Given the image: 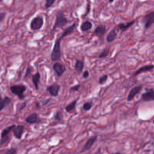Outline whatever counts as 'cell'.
Masks as SVG:
<instances>
[{"label":"cell","instance_id":"obj_1","mask_svg":"<svg viewBox=\"0 0 154 154\" xmlns=\"http://www.w3.org/2000/svg\"><path fill=\"white\" fill-rule=\"evenodd\" d=\"M61 40L62 39L60 37H58L54 42L52 52L51 54V59L52 61H58L61 58V49H60Z\"/></svg>","mask_w":154,"mask_h":154},{"label":"cell","instance_id":"obj_2","mask_svg":"<svg viewBox=\"0 0 154 154\" xmlns=\"http://www.w3.org/2000/svg\"><path fill=\"white\" fill-rule=\"evenodd\" d=\"M68 22H69V20H67V18H66L64 13L62 11H58L56 15L55 23H54V27L52 28V32H54L55 30L58 29V28H63L64 26L67 25Z\"/></svg>","mask_w":154,"mask_h":154},{"label":"cell","instance_id":"obj_3","mask_svg":"<svg viewBox=\"0 0 154 154\" xmlns=\"http://www.w3.org/2000/svg\"><path fill=\"white\" fill-rule=\"evenodd\" d=\"M27 90V87L24 85H14L10 87V91L13 94L17 95L20 100L25 98L24 92Z\"/></svg>","mask_w":154,"mask_h":154},{"label":"cell","instance_id":"obj_4","mask_svg":"<svg viewBox=\"0 0 154 154\" xmlns=\"http://www.w3.org/2000/svg\"><path fill=\"white\" fill-rule=\"evenodd\" d=\"M44 24V19L42 16H36L30 22V29L32 30H39Z\"/></svg>","mask_w":154,"mask_h":154},{"label":"cell","instance_id":"obj_5","mask_svg":"<svg viewBox=\"0 0 154 154\" xmlns=\"http://www.w3.org/2000/svg\"><path fill=\"white\" fill-rule=\"evenodd\" d=\"M52 67L53 70H54V72H56L57 76H58V77H60V76H63V73L65 72L66 70H67L65 66L63 65V63H59V62L54 63V64H53Z\"/></svg>","mask_w":154,"mask_h":154},{"label":"cell","instance_id":"obj_6","mask_svg":"<svg viewBox=\"0 0 154 154\" xmlns=\"http://www.w3.org/2000/svg\"><path fill=\"white\" fill-rule=\"evenodd\" d=\"M145 30H148L154 24V12H150L143 17Z\"/></svg>","mask_w":154,"mask_h":154},{"label":"cell","instance_id":"obj_7","mask_svg":"<svg viewBox=\"0 0 154 154\" xmlns=\"http://www.w3.org/2000/svg\"><path fill=\"white\" fill-rule=\"evenodd\" d=\"M97 139H98V136L97 135L92 136V137L89 138L87 141H86V143H85V145H84V147H82V149L81 150L80 153H85L86 152V151L89 150L92 147V146L94 145V143H95Z\"/></svg>","mask_w":154,"mask_h":154},{"label":"cell","instance_id":"obj_8","mask_svg":"<svg viewBox=\"0 0 154 154\" xmlns=\"http://www.w3.org/2000/svg\"><path fill=\"white\" fill-rule=\"evenodd\" d=\"M60 86L58 83H54L53 85H49L46 88V91L52 97H57L58 95L59 91H60Z\"/></svg>","mask_w":154,"mask_h":154},{"label":"cell","instance_id":"obj_9","mask_svg":"<svg viewBox=\"0 0 154 154\" xmlns=\"http://www.w3.org/2000/svg\"><path fill=\"white\" fill-rule=\"evenodd\" d=\"M142 89H143V86H142V85H138V86H135V87L133 88V89L129 91V94H128L127 101H133L134 98H135L136 95L138 94H139Z\"/></svg>","mask_w":154,"mask_h":154},{"label":"cell","instance_id":"obj_10","mask_svg":"<svg viewBox=\"0 0 154 154\" xmlns=\"http://www.w3.org/2000/svg\"><path fill=\"white\" fill-rule=\"evenodd\" d=\"M40 122H41V120H40L39 116L36 113H33L32 114H30L26 118V122L30 124V125L39 123Z\"/></svg>","mask_w":154,"mask_h":154},{"label":"cell","instance_id":"obj_11","mask_svg":"<svg viewBox=\"0 0 154 154\" xmlns=\"http://www.w3.org/2000/svg\"><path fill=\"white\" fill-rule=\"evenodd\" d=\"M141 100L143 101L148 102V101H154V90L150 89L147 91L142 94Z\"/></svg>","mask_w":154,"mask_h":154},{"label":"cell","instance_id":"obj_12","mask_svg":"<svg viewBox=\"0 0 154 154\" xmlns=\"http://www.w3.org/2000/svg\"><path fill=\"white\" fill-rule=\"evenodd\" d=\"M24 126L22 125H18L15 127V129H13L12 132L14 136L17 139H21L22 135L24 134Z\"/></svg>","mask_w":154,"mask_h":154},{"label":"cell","instance_id":"obj_13","mask_svg":"<svg viewBox=\"0 0 154 154\" xmlns=\"http://www.w3.org/2000/svg\"><path fill=\"white\" fill-rule=\"evenodd\" d=\"M153 69H154V65H152V64L143 66V67L139 68L138 70H136L135 72H134V74H133V76H138V75L143 73V72H150V71L153 70Z\"/></svg>","mask_w":154,"mask_h":154},{"label":"cell","instance_id":"obj_14","mask_svg":"<svg viewBox=\"0 0 154 154\" xmlns=\"http://www.w3.org/2000/svg\"><path fill=\"white\" fill-rule=\"evenodd\" d=\"M76 24H72V25L69 26L68 27H67V28H65L64 29V30L63 31V33H62L61 36H60V38L61 39H63L64 37H66V36H69V35H70L71 33H72L73 32H74L75 29H76Z\"/></svg>","mask_w":154,"mask_h":154},{"label":"cell","instance_id":"obj_15","mask_svg":"<svg viewBox=\"0 0 154 154\" xmlns=\"http://www.w3.org/2000/svg\"><path fill=\"white\" fill-rule=\"evenodd\" d=\"M11 103V100L10 98L6 96L4 98H2V97L0 96V112H1L5 107L10 105Z\"/></svg>","mask_w":154,"mask_h":154},{"label":"cell","instance_id":"obj_16","mask_svg":"<svg viewBox=\"0 0 154 154\" xmlns=\"http://www.w3.org/2000/svg\"><path fill=\"white\" fill-rule=\"evenodd\" d=\"M117 36L118 34L117 33H116V28L111 30L110 31V33H109L107 36V42H109V43H111V42H113V41H115V40L116 39Z\"/></svg>","mask_w":154,"mask_h":154},{"label":"cell","instance_id":"obj_17","mask_svg":"<svg viewBox=\"0 0 154 154\" xmlns=\"http://www.w3.org/2000/svg\"><path fill=\"white\" fill-rule=\"evenodd\" d=\"M135 23V20H132V21H130L127 24H120L117 25L118 29L119 30H120L121 32H125L127 30L129 29L131 27L132 25H134V24Z\"/></svg>","mask_w":154,"mask_h":154},{"label":"cell","instance_id":"obj_18","mask_svg":"<svg viewBox=\"0 0 154 154\" xmlns=\"http://www.w3.org/2000/svg\"><path fill=\"white\" fill-rule=\"evenodd\" d=\"M106 33V26L99 25L95 28L94 31V34L98 36H103Z\"/></svg>","mask_w":154,"mask_h":154},{"label":"cell","instance_id":"obj_19","mask_svg":"<svg viewBox=\"0 0 154 154\" xmlns=\"http://www.w3.org/2000/svg\"><path fill=\"white\" fill-rule=\"evenodd\" d=\"M93 27L92 23L89 20H86V21H84L82 24L80 26V29L82 32H87V31L90 30Z\"/></svg>","mask_w":154,"mask_h":154},{"label":"cell","instance_id":"obj_20","mask_svg":"<svg viewBox=\"0 0 154 154\" xmlns=\"http://www.w3.org/2000/svg\"><path fill=\"white\" fill-rule=\"evenodd\" d=\"M32 82H33V85L35 86V89L36 90H39V83L40 82V74L39 72H36L32 77Z\"/></svg>","mask_w":154,"mask_h":154},{"label":"cell","instance_id":"obj_21","mask_svg":"<svg viewBox=\"0 0 154 154\" xmlns=\"http://www.w3.org/2000/svg\"><path fill=\"white\" fill-rule=\"evenodd\" d=\"M84 62L81 60H76L75 63V70L78 73H81L83 70Z\"/></svg>","mask_w":154,"mask_h":154},{"label":"cell","instance_id":"obj_22","mask_svg":"<svg viewBox=\"0 0 154 154\" xmlns=\"http://www.w3.org/2000/svg\"><path fill=\"white\" fill-rule=\"evenodd\" d=\"M76 103H77V100L76 99V100H74V101H72V103H69L68 105L66 106V107H65L66 112L70 113H72V111H74L75 110H76Z\"/></svg>","mask_w":154,"mask_h":154},{"label":"cell","instance_id":"obj_23","mask_svg":"<svg viewBox=\"0 0 154 154\" xmlns=\"http://www.w3.org/2000/svg\"><path fill=\"white\" fill-rule=\"evenodd\" d=\"M15 127H16V125H10V126L7 127L6 129H3L2 131V133H1V137H6V136H8L10 134V133L11 132L13 131V129H15Z\"/></svg>","mask_w":154,"mask_h":154},{"label":"cell","instance_id":"obj_24","mask_svg":"<svg viewBox=\"0 0 154 154\" xmlns=\"http://www.w3.org/2000/svg\"><path fill=\"white\" fill-rule=\"evenodd\" d=\"M110 54V49H104L103 51L101 52V54L98 55V58L99 59H103V58H105L108 56V54Z\"/></svg>","mask_w":154,"mask_h":154},{"label":"cell","instance_id":"obj_25","mask_svg":"<svg viewBox=\"0 0 154 154\" xmlns=\"http://www.w3.org/2000/svg\"><path fill=\"white\" fill-rule=\"evenodd\" d=\"M54 120L59 122L63 121V114L60 111H57L54 115Z\"/></svg>","mask_w":154,"mask_h":154},{"label":"cell","instance_id":"obj_26","mask_svg":"<svg viewBox=\"0 0 154 154\" xmlns=\"http://www.w3.org/2000/svg\"><path fill=\"white\" fill-rule=\"evenodd\" d=\"M92 102H86L83 104V110L85 111H89L90 110L91 107H92Z\"/></svg>","mask_w":154,"mask_h":154},{"label":"cell","instance_id":"obj_27","mask_svg":"<svg viewBox=\"0 0 154 154\" xmlns=\"http://www.w3.org/2000/svg\"><path fill=\"white\" fill-rule=\"evenodd\" d=\"M56 0H45V8H49L54 5V3L55 2Z\"/></svg>","mask_w":154,"mask_h":154},{"label":"cell","instance_id":"obj_28","mask_svg":"<svg viewBox=\"0 0 154 154\" xmlns=\"http://www.w3.org/2000/svg\"><path fill=\"white\" fill-rule=\"evenodd\" d=\"M107 79H108V76H107V75H104V76L100 77L98 83H99L100 85H103V84L105 83L106 81H107Z\"/></svg>","mask_w":154,"mask_h":154},{"label":"cell","instance_id":"obj_29","mask_svg":"<svg viewBox=\"0 0 154 154\" xmlns=\"http://www.w3.org/2000/svg\"><path fill=\"white\" fill-rule=\"evenodd\" d=\"M32 70H33V69H32V67H31L30 66L27 67V71H26V73H25V76H24L25 79H27V77H29V76H30L31 73H32Z\"/></svg>","mask_w":154,"mask_h":154},{"label":"cell","instance_id":"obj_30","mask_svg":"<svg viewBox=\"0 0 154 154\" xmlns=\"http://www.w3.org/2000/svg\"><path fill=\"white\" fill-rule=\"evenodd\" d=\"M17 152H18V150H17L16 148H10L8 149L5 154H16Z\"/></svg>","mask_w":154,"mask_h":154},{"label":"cell","instance_id":"obj_31","mask_svg":"<svg viewBox=\"0 0 154 154\" xmlns=\"http://www.w3.org/2000/svg\"><path fill=\"white\" fill-rule=\"evenodd\" d=\"M80 88H81V85H75V86H72V87H71L70 90V91H77L79 90Z\"/></svg>","mask_w":154,"mask_h":154},{"label":"cell","instance_id":"obj_32","mask_svg":"<svg viewBox=\"0 0 154 154\" xmlns=\"http://www.w3.org/2000/svg\"><path fill=\"white\" fill-rule=\"evenodd\" d=\"M6 16V13H5V12L0 13V24H1V23H2L4 20H5Z\"/></svg>","mask_w":154,"mask_h":154},{"label":"cell","instance_id":"obj_33","mask_svg":"<svg viewBox=\"0 0 154 154\" xmlns=\"http://www.w3.org/2000/svg\"><path fill=\"white\" fill-rule=\"evenodd\" d=\"M89 76V72L88 70H85L83 72V74H82V77L85 79L88 78Z\"/></svg>","mask_w":154,"mask_h":154},{"label":"cell","instance_id":"obj_34","mask_svg":"<svg viewBox=\"0 0 154 154\" xmlns=\"http://www.w3.org/2000/svg\"><path fill=\"white\" fill-rule=\"evenodd\" d=\"M26 106H27V103H26V102H24V103H22L21 105H20V110H22L23 109L25 108Z\"/></svg>","mask_w":154,"mask_h":154},{"label":"cell","instance_id":"obj_35","mask_svg":"<svg viewBox=\"0 0 154 154\" xmlns=\"http://www.w3.org/2000/svg\"><path fill=\"white\" fill-rule=\"evenodd\" d=\"M89 11H90V2H89V3L88 4V6H87V11H86V14H85V15H87V14H89Z\"/></svg>","mask_w":154,"mask_h":154},{"label":"cell","instance_id":"obj_36","mask_svg":"<svg viewBox=\"0 0 154 154\" xmlns=\"http://www.w3.org/2000/svg\"><path fill=\"white\" fill-rule=\"evenodd\" d=\"M110 154H123V153H120V152H116V153H112Z\"/></svg>","mask_w":154,"mask_h":154},{"label":"cell","instance_id":"obj_37","mask_svg":"<svg viewBox=\"0 0 154 154\" xmlns=\"http://www.w3.org/2000/svg\"><path fill=\"white\" fill-rule=\"evenodd\" d=\"M49 100H47V101H45V102L44 103V104H46V103H49Z\"/></svg>","mask_w":154,"mask_h":154},{"label":"cell","instance_id":"obj_38","mask_svg":"<svg viewBox=\"0 0 154 154\" xmlns=\"http://www.w3.org/2000/svg\"><path fill=\"white\" fill-rule=\"evenodd\" d=\"M113 1H114V0H109V2H110V3H112V2H113Z\"/></svg>","mask_w":154,"mask_h":154},{"label":"cell","instance_id":"obj_39","mask_svg":"<svg viewBox=\"0 0 154 154\" xmlns=\"http://www.w3.org/2000/svg\"><path fill=\"white\" fill-rule=\"evenodd\" d=\"M153 124H154V116H153Z\"/></svg>","mask_w":154,"mask_h":154},{"label":"cell","instance_id":"obj_40","mask_svg":"<svg viewBox=\"0 0 154 154\" xmlns=\"http://www.w3.org/2000/svg\"><path fill=\"white\" fill-rule=\"evenodd\" d=\"M2 2V0H0V2Z\"/></svg>","mask_w":154,"mask_h":154}]
</instances>
